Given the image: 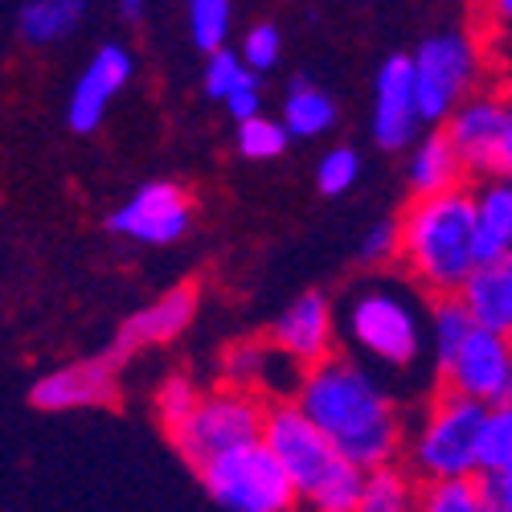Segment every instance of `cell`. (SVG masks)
Wrapping results in <instances>:
<instances>
[{
    "label": "cell",
    "mask_w": 512,
    "mask_h": 512,
    "mask_svg": "<svg viewBox=\"0 0 512 512\" xmlns=\"http://www.w3.org/2000/svg\"><path fill=\"white\" fill-rule=\"evenodd\" d=\"M295 402L361 467H377L406 455L410 431L394 394L353 353L336 349L320 365H308L300 390H295Z\"/></svg>",
    "instance_id": "6da1fadb"
},
{
    "label": "cell",
    "mask_w": 512,
    "mask_h": 512,
    "mask_svg": "<svg viewBox=\"0 0 512 512\" xmlns=\"http://www.w3.org/2000/svg\"><path fill=\"white\" fill-rule=\"evenodd\" d=\"M402 271L422 295H459L480 259L476 189H447L414 197L402 209Z\"/></svg>",
    "instance_id": "7a4b0ae2"
},
{
    "label": "cell",
    "mask_w": 512,
    "mask_h": 512,
    "mask_svg": "<svg viewBox=\"0 0 512 512\" xmlns=\"http://www.w3.org/2000/svg\"><path fill=\"white\" fill-rule=\"evenodd\" d=\"M263 439L279 455V463L287 467V476L295 480L300 504H308L316 512L361 508L365 467L340 451L295 398H279L267 406Z\"/></svg>",
    "instance_id": "3957f363"
},
{
    "label": "cell",
    "mask_w": 512,
    "mask_h": 512,
    "mask_svg": "<svg viewBox=\"0 0 512 512\" xmlns=\"http://www.w3.org/2000/svg\"><path fill=\"white\" fill-rule=\"evenodd\" d=\"M340 332L361 357L381 369H414L426 353V316L414 295L390 279L349 291L345 308H340Z\"/></svg>",
    "instance_id": "277c9868"
},
{
    "label": "cell",
    "mask_w": 512,
    "mask_h": 512,
    "mask_svg": "<svg viewBox=\"0 0 512 512\" xmlns=\"http://www.w3.org/2000/svg\"><path fill=\"white\" fill-rule=\"evenodd\" d=\"M488 402L439 386L426 402L418 431L406 439V463L418 480L480 472V435Z\"/></svg>",
    "instance_id": "5b68a950"
},
{
    "label": "cell",
    "mask_w": 512,
    "mask_h": 512,
    "mask_svg": "<svg viewBox=\"0 0 512 512\" xmlns=\"http://www.w3.org/2000/svg\"><path fill=\"white\" fill-rule=\"evenodd\" d=\"M414 78H418V103L422 119L431 127H443L451 111L480 91V82L492 74V54L480 46L476 33L463 29H439L418 41Z\"/></svg>",
    "instance_id": "8992f818"
},
{
    "label": "cell",
    "mask_w": 512,
    "mask_h": 512,
    "mask_svg": "<svg viewBox=\"0 0 512 512\" xmlns=\"http://www.w3.org/2000/svg\"><path fill=\"white\" fill-rule=\"evenodd\" d=\"M197 480L209 492V500L226 512H287L300 504L295 480L279 455L267 447V439H254L242 447H230L197 467Z\"/></svg>",
    "instance_id": "52a82bcc"
},
{
    "label": "cell",
    "mask_w": 512,
    "mask_h": 512,
    "mask_svg": "<svg viewBox=\"0 0 512 512\" xmlns=\"http://www.w3.org/2000/svg\"><path fill=\"white\" fill-rule=\"evenodd\" d=\"M267 406L271 402L263 394L230 386V381H218L213 390H205V398L189 414V422L181 426V431L168 435V439H173V447L181 451V459H189V467L197 472V467L209 463L213 455L263 439Z\"/></svg>",
    "instance_id": "ba28073f"
},
{
    "label": "cell",
    "mask_w": 512,
    "mask_h": 512,
    "mask_svg": "<svg viewBox=\"0 0 512 512\" xmlns=\"http://www.w3.org/2000/svg\"><path fill=\"white\" fill-rule=\"evenodd\" d=\"M443 127L476 181L504 173V140H508V91L504 87H480L472 99H463L451 111Z\"/></svg>",
    "instance_id": "9c48e42d"
},
{
    "label": "cell",
    "mask_w": 512,
    "mask_h": 512,
    "mask_svg": "<svg viewBox=\"0 0 512 512\" xmlns=\"http://www.w3.org/2000/svg\"><path fill=\"white\" fill-rule=\"evenodd\" d=\"M422 103H418V78L414 58L394 54L381 62L373 78V107H369V132L381 152H410L422 136Z\"/></svg>",
    "instance_id": "30bf717a"
},
{
    "label": "cell",
    "mask_w": 512,
    "mask_h": 512,
    "mask_svg": "<svg viewBox=\"0 0 512 512\" xmlns=\"http://www.w3.org/2000/svg\"><path fill=\"white\" fill-rule=\"evenodd\" d=\"M193 226V197L177 181H148L127 197L111 218L107 230L132 238L140 246H173Z\"/></svg>",
    "instance_id": "8fae6325"
},
{
    "label": "cell",
    "mask_w": 512,
    "mask_h": 512,
    "mask_svg": "<svg viewBox=\"0 0 512 512\" xmlns=\"http://www.w3.org/2000/svg\"><path fill=\"white\" fill-rule=\"evenodd\" d=\"M439 386L480 398V402H500L512 386V336L496 328H472V336L463 340L459 357L439 373Z\"/></svg>",
    "instance_id": "7c38bea8"
},
{
    "label": "cell",
    "mask_w": 512,
    "mask_h": 512,
    "mask_svg": "<svg viewBox=\"0 0 512 512\" xmlns=\"http://www.w3.org/2000/svg\"><path fill=\"white\" fill-rule=\"evenodd\" d=\"M115 398H119V361L111 353L41 373L33 381V390H29V402L37 410H50V414L111 406Z\"/></svg>",
    "instance_id": "4fadbf2b"
},
{
    "label": "cell",
    "mask_w": 512,
    "mask_h": 512,
    "mask_svg": "<svg viewBox=\"0 0 512 512\" xmlns=\"http://www.w3.org/2000/svg\"><path fill=\"white\" fill-rule=\"evenodd\" d=\"M132 70H136V62H132V50H127V46H119V41H107V46H99L91 54L87 70L78 74L70 99H66V123H70V132H78V136L99 132V123L107 119V107L127 87Z\"/></svg>",
    "instance_id": "5bb4252c"
},
{
    "label": "cell",
    "mask_w": 512,
    "mask_h": 512,
    "mask_svg": "<svg viewBox=\"0 0 512 512\" xmlns=\"http://www.w3.org/2000/svg\"><path fill=\"white\" fill-rule=\"evenodd\" d=\"M275 340V349H283L295 365H320L324 357L336 353V336H340V316L324 291H304L295 304L279 312V320L267 332Z\"/></svg>",
    "instance_id": "9a60e30c"
},
{
    "label": "cell",
    "mask_w": 512,
    "mask_h": 512,
    "mask_svg": "<svg viewBox=\"0 0 512 512\" xmlns=\"http://www.w3.org/2000/svg\"><path fill=\"white\" fill-rule=\"evenodd\" d=\"M218 373L230 386H242V390H254L263 394L267 402H279V398H295L304 381V365H295L283 349H275V340H234V345L222 349V361H218Z\"/></svg>",
    "instance_id": "2e32d148"
},
{
    "label": "cell",
    "mask_w": 512,
    "mask_h": 512,
    "mask_svg": "<svg viewBox=\"0 0 512 512\" xmlns=\"http://www.w3.org/2000/svg\"><path fill=\"white\" fill-rule=\"evenodd\" d=\"M197 304H201L197 283H181V287H173V291H164L160 300L144 304L140 312H132V316L119 324V332H115V340H111L107 353H111L115 361H127V357H136L140 349L168 345V340H177V336L193 324Z\"/></svg>",
    "instance_id": "e0dca14e"
},
{
    "label": "cell",
    "mask_w": 512,
    "mask_h": 512,
    "mask_svg": "<svg viewBox=\"0 0 512 512\" xmlns=\"http://www.w3.org/2000/svg\"><path fill=\"white\" fill-rule=\"evenodd\" d=\"M467 164L459 156V148L451 144L447 127L439 132H422L414 144H410V160H406V185L414 197H426V193H447V189H459L467 185Z\"/></svg>",
    "instance_id": "ac0fdd59"
},
{
    "label": "cell",
    "mask_w": 512,
    "mask_h": 512,
    "mask_svg": "<svg viewBox=\"0 0 512 512\" xmlns=\"http://www.w3.org/2000/svg\"><path fill=\"white\" fill-rule=\"evenodd\" d=\"M459 300L476 316L480 328L512 332V254L504 259H484L472 279L459 287Z\"/></svg>",
    "instance_id": "d6986e66"
},
{
    "label": "cell",
    "mask_w": 512,
    "mask_h": 512,
    "mask_svg": "<svg viewBox=\"0 0 512 512\" xmlns=\"http://www.w3.org/2000/svg\"><path fill=\"white\" fill-rule=\"evenodd\" d=\"M476 222H480V259L512 254V173H496L476 185Z\"/></svg>",
    "instance_id": "ffe728a7"
},
{
    "label": "cell",
    "mask_w": 512,
    "mask_h": 512,
    "mask_svg": "<svg viewBox=\"0 0 512 512\" xmlns=\"http://www.w3.org/2000/svg\"><path fill=\"white\" fill-rule=\"evenodd\" d=\"M291 140H320L336 127V99L312 78H291L283 95V115Z\"/></svg>",
    "instance_id": "44dd1931"
},
{
    "label": "cell",
    "mask_w": 512,
    "mask_h": 512,
    "mask_svg": "<svg viewBox=\"0 0 512 512\" xmlns=\"http://www.w3.org/2000/svg\"><path fill=\"white\" fill-rule=\"evenodd\" d=\"M472 328H476V316L467 312V304L459 295H435L431 312H426V353H431L435 373H443L459 357Z\"/></svg>",
    "instance_id": "7402d4cb"
},
{
    "label": "cell",
    "mask_w": 512,
    "mask_h": 512,
    "mask_svg": "<svg viewBox=\"0 0 512 512\" xmlns=\"http://www.w3.org/2000/svg\"><path fill=\"white\" fill-rule=\"evenodd\" d=\"M82 17H87V0H29V5L17 13V37L25 46H58L66 41Z\"/></svg>",
    "instance_id": "603a6c76"
},
{
    "label": "cell",
    "mask_w": 512,
    "mask_h": 512,
    "mask_svg": "<svg viewBox=\"0 0 512 512\" xmlns=\"http://www.w3.org/2000/svg\"><path fill=\"white\" fill-rule=\"evenodd\" d=\"M418 492H422V480L410 472L406 459L365 467L361 512H406V508H418Z\"/></svg>",
    "instance_id": "cb8c5ba5"
},
{
    "label": "cell",
    "mask_w": 512,
    "mask_h": 512,
    "mask_svg": "<svg viewBox=\"0 0 512 512\" xmlns=\"http://www.w3.org/2000/svg\"><path fill=\"white\" fill-rule=\"evenodd\" d=\"M418 508H422V512H488L484 476H480V472H463V476L422 480Z\"/></svg>",
    "instance_id": "d4e9b609"
},
{
    "label": "cell",
    "mask_w": 512,
    "mask_h": 512,
    "mask_svg": "<svg viewBox=\"0 0 512 512\" xmlns=\"http://www.w3.org/2000/svg\"><path fill=\"white\" fill-rule=\"evenodd\" d=\"M201 398H205V390L189 373H168L156 386V418H160V426L168 435L181 431V426L189 422V414L201 406Z\"/></svg>",
    "instance_id": "484cf974"
},
{
    "label": "cell",
    "mask_w": 512,
    "mask_h": 512,
    "mask_svg": "<svg viewBox=\"0 0 512 512\" xmlns=\"http://www.w3.org/2000/svg\"><path fill=\"white\" fill-rule=\"evenodd\" d=\"M234 5L230 0H189V37L201 54L222 50L230 41Z\"/></svg>",
    "instance_id": "4316f807"
},
{
    "label": "cell",
    "mask_w": 512,
    "mask_h": 512,
    "mask_svg": "<svg viewBox=\"0 0 512 512\" xmlns=\"http://www.w3.org/2000/svg\"><path fill=\"white\" fill-rule=\"evenodd\" d=\"M512 463V398L492 402L480 435V472H500Z\"/></svg>",
    "instance_id": "83f0119b"
},
{
    "label": "cell",
    "mask_w": 512,
    "mask_h": 512,
    "mask_svg": "<svg viewBox=\"0 0 512 512\" xmlns=\"http://www.w3.org/2000/svg\"><path fill=\"white\" fill-rule=\"evenodd\" d=\"M287 123L283 119H267V115H254L238 123V152L246 160H279L287 152Z\"/></svg>",
    "instance_id": "f1b7e54d"
},
{
    "label": "cell",
    "mask_w": 512,
    "mask_h": 512,
    "mask_svg": "<svg viewBox=\"0 0 512 512\" xmlns=\"http://www.w3.org/2000/svg\"><path fill=\"white\" fill-rule=\"evenodd\" d=\"M361 181V152L349 144H336L316 164V189L324 197H345Z\"/></svg>",
    "instance_id": "f546056e"
},
{
    "label": "cell",
    "mask_w": 512,
    "mask_h": 512,
    "mask_svg": "<svg viewBox=\"0 0 512 512\" xmlns=\"http://www.w3.org/2000/svg\"><path fill=\"white\" fill-rule=\"evenodd\" d=\"M246 74H250L246 58H242V54H234L230 46H222V50L205 54V74H201L205 99H213V103H226V99H230V91L238 87V82H242Z\"/></svg>",
    "instance_id": "4dcf8cb0"
},
{
    "label": "cell",
    "mask_w": 512,
    "mask_h": 512,
    "mask_svg": "<svg viewBox=\"0 0 512 512\" xmlns=\"http://www.w3.org/2000/svg\"><path fill=\"white\" fill-rule=\"evenodd\" d=\"M361 263L365 267H390L402 259V222L398 218H386V222H373L357 246Z\"/></svg>",
    "instance_id": "1f68e13d"
},
{
    "label": "cell",
    "mask_w": 512,
    "mask_h": 512,
    "mask_svg": "<svg viewBox=\"0 0 512 512\" xmlns=\"http://www.w3.org/2000/svg\"><path fill=\"white\" fill-rule=\"evenodd\" d=\"M242 58H246V66L250 70H259V74H267V70H275L279 66V58H283V37H279V29L275 25H254V29H246L242 33V50H238Z\"/></svg>",
    "instance_id": "d6a6232c"
},
{
    "label": "cell",
    "mask_w": 512,
    "mask_h": 512,
    "mask_svg": "<svg viewBox=\"0 0 512 512\" xmlns=\"http://www.w3.org/2000/svg\"><path fill=\"white\" fill-rule=\"evenodd\" d=\"M222 107L230 111V119H234V123L263 115V74H259V70H250V74L238 82V87L230 91V99H226Z\"/></svg>",
    "instance_id": "836d02e7"
},
{
    "label": "cell",
    "mask_w": 512,
    "mask_h": 512,
    "mask_svg": "<svg viewBox=\"0 0 512 512\" xmlns=\"http://www.w3.org/2000/svg\"><path fill=\"white\" fill-rule=\"evenodd\" d=\"M488 492V512H512V463L500 472H480Z\"/></svg>",
    "instance_id": "e575fe53"
},
{
    "label": "cell",
    "mask_w": 512,
    "mask_h": 512,
    "mask_svg": "<svg viewBox=\"0 0 512 512\" xmlns=\"http://www.w3.org/2000/svg\"><path fill=\"white\" fill-rule=\"evenodd\" d=\"M480 17L492 37L512 33V0H480Z\"/></svg>",
    "instance_id": "d590c367"
},
{
    "label": "cell",
    "mask_w": 512,
    "mask_h": 512,
    "mask_svg": "<svg viewBox=\"0 0 512 512\" xmlns=\"http://www.w3.org/2000/svg\"><path fill=\"white\" fill-rule=\"evenodd\" d=\"M496 41H500V46L492 50V74L500 78L504 91H512V33H504Z\"/></svg>",
    "instance_id": "8d00e7d4"
},
{
    "label": "cell",
    "mask_w": 512,
    "mask_h": 512,
    "mask_svg": "<svg viewBox=\"0 0 512 512\" xmlns=\"http://www.w3.org/2000/svg\"><path fill=\"white\" fill-rule=\"evenodd\" d=\"M119 13H123V21H140L144 17V0H119Z\"/></svg>",
    "instance_id": "74e56055"
},
{
    "label": "cell",
    "mask_w": 512,
    "mask_h": 512,
    "mask_svg": "<svg viewBox=\"0 0 512 512\" xmlns=\"http://www.w3.org/2000/svg\"><path fill=\"white\" fill-rule=\"evenodd\" d=\"M504 173H512V91H508V140H504Z\"/></svg>",
    "instance_id": "f35d334b"
},
{
    "label": "cell",
    "mask_w": 512,
    "mask_h": 512,
    "mask_svg": "<svg viewBox=\"0 0 512 512\" xmlns=\"http://www.w3.org/2000/svg\"><path fill=\"white\" fill-rule=\"evenodd\" d=\"M508 336H512V332H508Z\"/></svg>",
    "instance_id": "ab89813d"
}]
</instances>
